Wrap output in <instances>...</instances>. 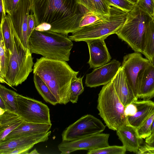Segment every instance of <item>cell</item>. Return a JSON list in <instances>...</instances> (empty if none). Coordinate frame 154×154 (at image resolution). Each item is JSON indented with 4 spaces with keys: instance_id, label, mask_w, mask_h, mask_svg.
I'll use <instances>...</instances> for the list:
<instances>
[{
    "instance_id": "cell-41",
    "label": "cell",
    "mask_w": 154,
    "mask_h": 154,
    "mask_svg": "<svg viewBox=\"0 0 154 154\" xmlns=\"http://www.w3.org/2000/svg\"><path fill=\"white\" fill-rule=\"evenodd\" d=\"M0 108L5 110H7L6 106L2 99L0 97Z\"/></svg>"
},
{
    "instance_id": "cell-11",
    "label": "cell",
    "mask_w": 154,
    "mask_h": 154,
    "mask_svg": "<svg viewBox=\"0 0 154 154\" xmlns=\"http://www.w3.org/2000/svg\"><path fill=\"white\" fill-rule=\"evenodd\" d=\"M109 134L101 133L72 141H62L58 148L61 154H69L78 150L96 149L109 146Z\"/></svg>"
},
{
    "instance_id": "cell-35",
    "label": "cell",
    "mask_w": 154,
    "mask_h": 154,
    "mask_svg": "<svg viewBox=\"0 0 154 154\" xmlns=\"http://www.w3.org/2000/svg\"><path fill=\"white\" fill-rule=\"evenodd\" d=\"M34 145V144H32L17 147L9 151L7 154H28L29 151L33 147Z\"/></svg>"
},
{
    "instance_id": "cell-32",
    "label": "cell",
    "mask_w": 154,
    "mask_h": 154,
    "mask_svg": "<svg viewBox=\"0 0 154 154\" xmlns=\"http://www.w3.org/2000/svg\"><path fill=\"white\" fill-rule=\"evenodd\" d=\"M108 17L101 16L89 12L85 14L83 17L79 24V28L91 24Z\"/></svg>"
},
{
    "instance_id": "cell-5",
    "label": "cell",
    "mask_w": 154,
    "mask_h": 154,
    "mask_svg": "<svg viewBox=\"0 0 154 154\" xmlns=\"http://www.w3.org/2000/svg\"><path fill=\"white\" fill-rule=\"evenodd\" d=\"M128 13L116 6L110 5L109 15L107 17L79 29L68 38L76 42L105 39L109 35L116 34L122 26Z\"/></svg>"
},
{
    "instance_id": "cell-17",
    "label": "cell",
    "mask_w": 154,
    "mask_h": 154,
    "mask_svg": "<svg viewBox=\"0 0 154 154\" xmlns=\"http://www.w3.org/2000/svg\"><path fill=\"white\" fill-rule=\"evenodd\" d=\"M116 134L126 151L137 153L141 146L143 139L139 137L135 128L126 125L116 131Z\"/></svg>"
},
{
    "instance_id": "cell-46",
    "label": "cell",
    "mask_w": 154,
    "mask_h": 154,
    "mask_svg": "<svg viewBox=\"0 0 154 154\" xmlns=\"http://www.w3.org/2000/svg\"></svg>"
},
{
    "instance_id": "cell-42",
    "label": "cell",
    "mask_w": 154,
    "mask_h": 154,
    "mask_svg": "<svg viewBox=\"0 0 154 154\" xmlns=\"http://www.w3.org/2000/svg\"><path fill=\"white\" fill-rule=\"evenodd\" d=\"M150 130L151 134L154 132V118L151 125Z\"/></svg>"
},
{
    "instance_id": "cell-16",
    "label": "cell",
    "mask_w": 154,
    "mask_h": 154,
    "mask_svg": "<svg viewBox=\"0 0 154 154\" xmlns=\"http://www.w3.org/2000/svg\"><path fill=\"white\" fill-rule=\"evenodd\" d=\"M112 81L120 100L125 107L134 101L137 100L127 82L121 66Z\"/></svg>"
},
{
    "instance_id": "cell-12",
    "label": "cell",
    "mask_w": 154,
    "mask_h": 154,
    "mask_svg": "<svg viewBox=\"0 0 154 154\" xmlns=\"http://www.w3.org/2000/svg\"><path fill=\"white\" fill-rule=\"evenodd\" d=\"M30 8V0H20L10 15L16 33L23 45L28 48V23Z\"/></svg>"
},
{
    "instance_id": "cell-6",
    "label": "cell",
    "mask_w": 154,
    "mask_h": 154,
    "mask_svg": "<svg viewBox=\"0 0 154 154\" xmlns=\"http://www.w3.org/2000/svg\"><path fill=\"white\" fill-rule=\"evenodd\" d=\"M98 114L109 129L116 131L130 125L125 113V106L120 100L112 80L104 85L98 94Z\"/></svg>"
},
{
    "instance_id": "cell-45",
    "label": "cell",
    "mask_w": 154,
    "mask_h": 154,
    "mask_svg": "<svg viewBox=\"0 0 154 154\" xmlns=\"http://www.w3.org/2000/svg\"><path fill=\"white\" fill-rule=\"evenodd\" d=\"M136 3V2L138 0H130Z\"/></svg>"
},
{
    "instance_id": "cell-40",
    "label": "cell",
    "mask_w": 154,
    "mask_h": 154,
    "mask_svg": "<svg viewBox=\"0 0 154 154\" xmlns=\"http://www.w3.org/2000/svg\"><path fill=\"white\" fill-rule=\"evenodd\" d=\"M145 142V144L147 146L154 148V132L146 138Z\"/></svg>"
},
{
    "instance_id": "cell-31",
    "label": "cell",
    "mask_w": 154,
    "mask_h": 154,
    "mask_svg": "<svg viewBox=\"0 0 154 154\" xmlns=\"http://www.w3.org/2000/svg\"><path fill=\"white\" fill-rule=\"evenodd\" d=\"M110 5H113L128 12L132 10L135 4L130 0H104Z\"/></svg>"
},
{
    "instance_id": "cell-36",
    "label": "cell",
    "mask_w": 154,
    "mask_h": 154,
    "mask_svg": "<svg viewBox=\"0 0 154 154\" xmlns=\"http://www.w3.org/2000/svg\"><path fill=\"white\" fill-rule=\"evenodd\" d=\"M35 27L34 17L32 13H30L29 17L28 29V37L29 38Z\"/></svg>"
},
{
    "instance_id": "cell-13",
    "label": "cell",
    "mask_w": 154,
    "mask_h": 154,
    "mask_svg": "<svg viewBox=\"0 0 154 154\" xmlns=\"http://www.w3.org/2000/svg\"><path fill=\"white\" fill-rule=\"evenodd\" d=\"M121 66V63L115 59L94 69L86 75L85 84L87 87H96L105 85L110 82Z\"/></svg>"
},
{
    "instance_id": "cell-2",
    "label": "cell",
    "mask_w": 154,
    "mask_h": 154,
    "mask_svg": "<svg viewBox=\"0 0 154 154\" xmlns=\"http://www.w3.org/2000/svg\"><path fill=\"white\" fill-rule=\"evenodd\" d=\"M33 74L38 75L57 98L58 104L70 101V86L73 77L79 71L73 70L66 61L41 57L36 59Z\"/></svg>"
},
{
    "instance_id": "cell-19",
    "label": "cell",
    "mask_w": 154,
    "mask_h": 154,
    "mask_svg": "<svg viewBox=\"0 0 154 154\" xmlns=\"http://www.w3.org/2000/svg\"><path fill=\"white\" fill-rule=\"evenodd\" d=\"M51 124L34 123L24 121L4 140L23 135L47 132L51 129Z\"/></svg>"
},
{
    "instance_id": "cell-4",
    "label": "cell",
    "mask_w": 154,
    "mask_h": 154,
    "mask_svg": "<svg viewBox=\"0 0 154 154\" xmlns=\"http://www.w3.org/2000/svg\"><path fill=\"white\" fill-rule=\"evenodd\" d=\"M73 46L67 36L50 31L34 29L28 39V48L32 54L49 59L69 61Z\"/></svg>"
},
{
    "instance_id": "cell-21",
    "label": "cell",
    "mask_w": 154,
    "mask_h": 154,
    "mask_svg": "<svg viewBox=\"0 0 154 154\" xmlns=\"http://www.w3.org/2000/svg\"><path fill=\"white\" fill-rule=\"evenodd\" d=\"M90 12L103 17H108L110 6L104 0H76Z\"/></svg>"
},
{
    "instance_id": "cell-14",
    "label": "cell",
    "mask_w": 154,
    "mask_h": 154,
    "mask_svg": "<svg viewBox=\"0 0 154 154\" xmlns=\"http://www.w3.org/2000/svg\"><path fill=\"white\" fill-rule=\"evenodd\" d=\"M51 131L46 133L21 136L5 139L0 142V154H7L18 147L44 142L48 139Z\"/></svg>"
},
{
    "instance_id": "cell-1",
    "label": "cell",
    "mask_w": 154,
    "mask_h": 154,
    "mask_svg": "<svg viewBox=\"0 0 154 154\" xmlns=\"http://www.w3.org/2000/svg\"><path fill=\"white\" fill-rule=\"evenodd\" d=\"M30 0L35 27L47 23L51 26L49 31L66 36L79 28L81 20L89 12L76 0Z\"/></svg>"
},
{
    "instance_id": "cell-43",
    "label": "cell",
    "mask_w": 154,
    "mask_h": 154,
    "mask_svg": "<svg viewBox=\"0 0 154 154\" xmlns=\"http://www.w3.org/2000/svg\"><path fill=\"white\" fill-rule=\"evenodd\" d=\"M28 154H39L36 149H35Z\"/></svg>"
},
{
    "instance_id": "cell-23",
    "label": "cell",
    "mask_w": 154,
    "mask_h": 154,
    "mask_svg": "<svg viewBox=\"0 0 154 154\" xmlns=\"http://www.w3.org/2000/svg\"><path fill=\"white\" fill-rule=\"evenodd\" d=\"M33 82L35 87L39 94L47 103L56 105L58 100L45 82L37 75L34 74Z\"/></svg>"
},
{
    "instance_id": "cell-38",
    "label": "cell",
    "mask_w": 154,
    "mask_h": 154,
    "mask_svg": "<svg viewBox=\"0 0 154 154\" xmlns=\"http://www.w3.org/2000/svg\"><path fill=\"white\" fill-rule=\"evenodd\" d=\"M137 154H154V148L150 147L145 144L141 146Z\"/></svg>"
},
{
    "instance_id": "cell-3",
    "label": "cell",
    "mask_w": 154,
    "mask_h": 154,
    "mask_svg": "<svg viewBox=\"0 0 154 154\" xmlns=\"http://www.w3.org/2000/svg\"><path fill=\"white\" fill-rule=\"evenodd\" d=\"M154 21L145 10L135 4L128 12L126 20L116 33L135 52L143 53Z\"/></svg>"
},
{
    "instance_id": "cell-28",
    "label": "cell",
    "mask_w": 154,
    "mask_h": 154,
    "mask_svg": "<svg viewBox=\"0 0 154 154\" xmlns=\"http://www.w3.org/2000/svg\"><path fill=\"white\" fill-rule=\"evenodd\" d=\"M126 150L123 146H112L88 151L87 154H124Z\"/></svg>"
},
{
    "instance_id": "cell-39",
    "label": "cell",
    "mask_w": 154,
    "mask_h": 154,
    "mask_svg": "<svg viewBox=\"0 0 154 154\" xmlns=\"http://www.w3.org/2000/svg\"><path fill=\"white\" fill-rule=\"evenodd\" d=\"M51 28L50 24L45 23H42L36 26L35 29V30L43 31H49Z\"/></svg>"
},
{
    "instance_id": "cell-37",
    "label": "cell",
    "mask_w": 154,
    "mask_h": 154,
    "mask_svg": "<svg viewBox=\"0 0 154 154\" xmlns=\"http://www.w3.org/2000/svg\"><path fill=\"white\" fill-rule=\"evenodd\" d=\"M137 111V107L133 102L125 107V113L126 117L134 115Z\"/></svg>"
},
{
    "instance_id": "cell-44",
    "label": "cell",
    "mask_w": 154,
    "mask_h": 154,
    "mask_svg": "<svg viewBox=\"0 0 154 154\" xmlns=\"http://www.w3.org/2000/svg\"><path fill=\"white\" fill-rule=\"evenodd\" d=\"M151 64L154 66V56L153 57L151 61H150Z\"/></svg>"
},
{
    "instance_id": "cell-15",
    "label": "cell",
    "mask_w": 154,
    "mask_h": 154,
    "mask_svg": "<svg viewBox=\"0 0 154 154\" xmlns=\"http://www.w3.org/2000/svg\"><path fill=\"white\" fill-rule=\"evenodd\" d=\"M103 39L85 41L89 48L90 58L88 62L91 68H96L107 63L111 57Z\"/></svg>"
},
{
    "instance_id": "cell-9",
    "label": "cell",
    "mask_w": 154,
    "mask_h": 154,
    "mask_svg": "<svg viewBox=\"0 0 154 154\" xmlns=\"http://www.w3.org/2000/svg\"><path fill=\"white\" fill-rule=\"evenodd\" d=\"M17 113L24 121L29 122L51 124L50 109L42 102L16 94Z\"/></svg>"
},
{
    "instance_id": "cell-27",
    "label": "cell",
    "mask_w": 154,
    "mask_h": 154,
    "mask_svg": "<svg viewBox=\"0 0 154 154\" xmlns=\"http://www.w3.org/2000/svg\"><path fill=\"white\" fill-rule=\"evenodd\" d=\"M84 76L77 78L73 77L71 80L70 86V101L73 103H76L78 100L79 96L84 91L82 80Z\"/></svg>"
},
{
    "instance_id": "cell-34",
    "label": "cell",
    "mask_w": 154,
    "mask_h": 154,
    "mask_svg": "<svg viewBox=\"0 0 154 154\" xmlns=\"http://www.w3.org/2000/svg\"><path fill=\"white\" fill-rule=\"evenodd\" d=\"M20 0H2L5 13L10 15L15 9Z\"/></svg>"
},
{
    "instance_id": "cell-30",
    "label": "cell",
    "mask_w": 154,
    "mask_h": 154,
    "mask_svg": "<svg viewBox=\"0 0 154 154\" xmlns=\"http://www.w3.org/2000/svg\"><path fill=\"white\" fill-rule=\"evenodd\" d=\"M143 54L150 61L154 56V21L152 25L146 46Z\"/></svg>"
},
{
    "instance_id": "cell-33",
    "label": "cell",
    "mask_w": 154,
    "mask_h": 154,
    "mask_svg": "<svg viewBox=\"0 0 154 154\" xmlns=\"http://www.w3.org/2000/svg\"><path fill=\"white\" fill-rule=\"evenodd\" d=\"M136 4L154 17V0H138Z\"/></svg>"
},
{
    "instance_id": "cell-26",
    "label": "cell",
    "mask_w": 154,
    "mask_h": 154,
    "mask_svg": "<svg viewBox=\"0 0 154 154\" xmlns=\"http://www.w3.org/2000/svg\"><path fill=\"white\" fill-rule=\"evenodd\" d=\"M23 121L17 113L6 110L3 114L0 115V132Z\"/></svg>"
},
{
    "instance_id": "cell-8",
    "label": "cell",
    "mask_w": 154,
    "mask_h": 154,
    "mask_svg": "<svg viewBox=\"0 0 154 154\" xmlns=\"http://www.w3.org/2000/svg\"><path fill=\"white\" fill-rule=\"evenodd\" d=\"M150 61L140 53L135 52L125 56L121 65L128 83L137 100L144 72L150 65Z\"/></svg>"
},
{
    "instance_id": "cell-10",
    "label": "cell",
    "mask_w": 154,
    "mask_h": 154,
    "mask_svg": "<svg viewBox=\"0 0 154 154\" xmlns=\"http://www.w3.org/2000/svg\"><path fill=\"white\" fill-rule=\"evenodd\" d=\"M106 127L94 116L85 115L70 125L62 134V141H70L100 134Z\"/></svg>"
},
{
    "instance_id": "cell-22",
    "label": "cell",
    "mask_w": 154,
    "mask_h": 154,
    "mask_svg": "<svg viewBox=\"0 0 154 154\" xmlns=\"http://www.w3.org/2000/svg\"><path fill=\"white\" fill-rule=\"evenodd\" d=\"M0 31L2 34L6 48L11 53L13 47L14 28L9 14H7L1 21Z\"/></svg>"
},
{
    "instance_id": "cell-7",
    "label": "cell",
    "mask_w": 154,
    "mask_h": 154,
    "mask_svg": "<svg viewBox=\"0 0 154 154\" xmlns=\"http://www.w3.org/2000/svg\"><path fill=\"white\" fill-rule=\"evenodd\" d=\"M32 54L22 43L14 29L13 47L4 83L11 87L21 84L33 70Z\"/></svg>"
},
{
    "instance_id": "cell-24",
    "label": "cell",
    "mask_w": 154,
    "mask_h": 154,
    "mask_svg": "<svg viewBox=\"0 0 154 154\" xmlns=\"http://www.w3.org/2000/svg\"><path fill=\"white\" fill-rule=\"evenodd\" d=\"M11 51L5 47L2 34L0 31V82L4 83L9 65Z\"/></svg>"
},
{
    "instance_id": "cell-18",
    "label": "cell",
    "mask_w": 154,
    "mask_h": 154,
    "mask_svg": "<svg viewBox=\"0 0 154 154\" xmlns=\"http://www.w3.org/2000/svg\"><path fill=\"white\" fill-rule=\"evenodd\" d=\"M133 102L137 107L136 112L133 116L127 117L129 124L137 129L154 113V102L150 100H137Z\"/></svg>"
},
{
    "instance_id": "cell-20",
    "label": "cell",
    "mask_w": 154,
    "mask_h": 154,
    "mask_svg": "<svg viewBox=\"0 0 154 154\" xmlns=\"http://www.w3.org/2000/svg\"><path fill=\"white\" fill-rule=\"evenodd\" d=\"M154 97V66L150 63L142 77L138 98L143 100H150Z\"/></svg>"
},
{
    "instance_id": "cell-29",
    "label": "cell",
    "mask_w": 154,
    "mask_h": 154,
    "mask_svg": "<svg viewBox=\"0 0 154 154\" xmlns=\"http://www.w3.org/2000/svg\"><path fill=\"white\" fill-rule=\"evenodd\" d=\"M154 118V113L150 116L137 129V133L140 138L146 139L151 135V126Z\"/></svg>"
},
{
    "instance_id": "cell-25",
    "label": "cell",
    "mask_w": 154,
    "mask_h": 154,
    "mask_svg": "<svg viewBox=\"0 0 154 154\" xmlns=\"http://www.w3.org/2000/svg\"><path fill=\"white\" fill-rule=\"evenodd\" d=\"M17 93L0 85V97L4 102L7 110L17 113Z\"/></svg>"
}]
</instances>
